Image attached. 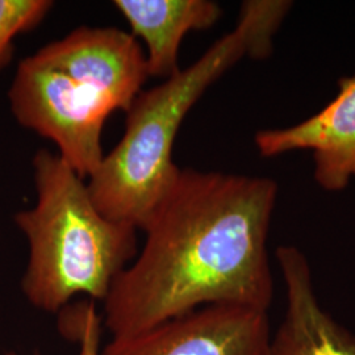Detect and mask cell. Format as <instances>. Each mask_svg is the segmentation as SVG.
Wrapping results in <instances>:
<instances>
[{
	"label": "cell",
	"mask_w": 355,
	"mask_h": 355,
	"mask_svg": "<svg viewBox=\"0 0 355 355\" xmlns=\"http://www.w3.org/2000/svg\"><path fill=\"white\" fill-rule=\"evenodd\" d=\"M277 199L271 178L180 168L142 229V252L104 300L103 321L112 337L205 305L268 311L274 279L267 237Z\"/></svg>",
	"instance_id": "1"
},
{
	"label": "cell",
	"mask_w": 355,
	"mask_h": 355,
	"mask_svg": "<svg viewBox=\"0 0 355 355\" xmlns=\"http://www.w3.org/2000/svg\"><path fill=\"white\" fill-rule=\"evenodd\" d=\"M148 78L145 53L133 35L79 26L20 61L8 99L17 123L53 141L85 179L105 155V120L127 112Z\"/></svg>",
	"instance_id": "3"
},
{
	"label": "cell",
	"mask_w": 355,
	"mask_h": 355,
	"mask_svg": "<svg viewBox=\"0 0 355 355\" xmlns=\"http://www.w3.org/2000/svg\"><path fill=\"white\" fill-rule=\"evenodd\" d=\"M267 311L205 305L139 333L112 337L101 355H267Z\"/></svg>",
	"instance_id": "5"
},
{
	"label": "cell",
	"mask_w": 355,
	"mask_h": 355,
	"mask_svg": "<svg viewBox=\"0 0 355 355\" xmlns=\"http://www.w3.org/2000/svg\"><path fill=\"white\" fill-rule=\"evenodd\" d=\"M64 309L66 316L76 322L74 330L70 333L76 334V340L80 345L78 355H101L103 318L96 312L95 302L89 300L76 304L73 309ZM7 355L17 354L8 353Z\"/></svg>",
	"instance_id": "10"
},
{
	"label": "cell",
	"mask_w": 355,
	"mask_h": 355,
	"mask_svg": "<svg viewBox=\"0 0 355 355\" xmlns=\"http://www.w3.org/2000/svg\"><path fill=\"white\" fill-rule=\"evenodd\" d=\"M286 284L287 308L267 355H355V336L321 306L311 266L296 246L275 252Z\"/></svg>",
	"instance_id": "7"
},
{
	"label": "cell",
	"mask_w": 355,
	"mask_h": 355,
	"mask_svg": "<svg viewBox=\"0 0 355 355\" xmlns=\"http://www.w3.org/2000/svg\"><path fill=\"white\" fill-rule=\"evenodd\" d=\"M337 85V95L311 117L254 136L257 150L266 158L311 153L313 179L328 192L343 191L355 180V76L340 78Z\"/></svg>",
	"instance_id": "6"
},
{
	"label": "cell",
	"mask_w": 355,
	"mask_h": 355,
	"mask_svg": "<svg viewBox=\"0 0 355 355\" xmlns=\"http://www.w3.org/2000/svg\"><path fill=\"white\" fill-rule=\"evenodd\" d=\"M51 7L46 0H0V67L11 58L13 38L37 26Z\"/></svg>",
	"instance_id": "9"
},
{
	"label": "cell",
	"mask_w": 355,
	"mask_h": 355,
	"mask_svg": "<svg viewBox=\"0 0 355 355\" xmlns=\"http://www.w3.org/2000/svg\"><path fill=\"white\" fill-rule=\"evenodd\" d=\"M287 0L243 1L236 26L187 69L141 91L128 110L121 140L89 177V195L103 215L144 229L177 180L173 149L191 108L243 58L266 60L292 10Z\"/></svg>",
	"instance_id": "2"
},
{
	"label": "cell",
	"mask_w": 355,
	"mask_h": 355,
	"mask_svg": "<svg viewBox=\"0 0 355 355\" xmlns=\"http://www.w3.org/2000/svg\"><path fill=\"white\" fill-rule=\"evenodd\" d=\"M36 204L13 220L29 243L21 288L38 309L57 313L76 295L107 299L137 255V229L103 215L87 183L46 149L35 154Z\"/></svg>",
	"instance_id": "4"
},
{
	"label": "cell",
	"mask_w": 355,
	"mask_h": 355,
	"mask_svg": "<svg viewBox=\"0 0 355 355\" xmlns=\"http://www.w3.org/2000/svg\"><path fill=\"white\" fill-rule=\"evenodd\" d=\"M114 6L132 35L145 42L149 76L164 79L180 70L178 54L184 36L212 28L223 15L212 0H116Z\"/></svg>",
	"instance_id": "8"
}]
</instances>
